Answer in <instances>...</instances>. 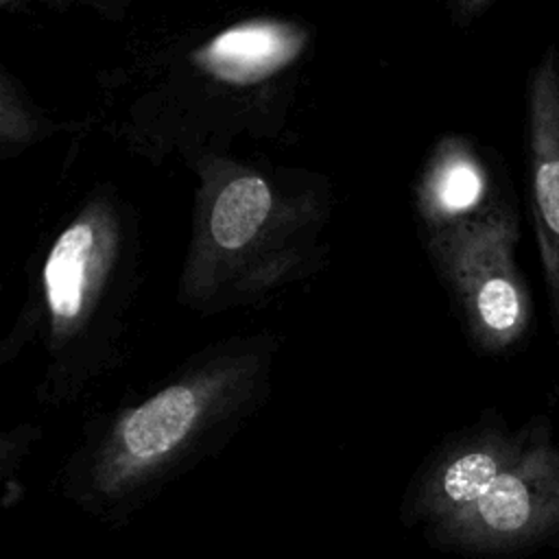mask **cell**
Here are the masks:
<instances>
[{
  "label": "cell",
  "instance_id": "6da1fadb",
  "mask_svg": "<svg viewBox=\"0 0 559 559\" xmlns=\"http://www.w3.org/2000/svg\"><path fill=\"white\" fill-rule=\"evenodd\" d=\"M452 544L474 550H509L559 533V441L550 426L489 491L443 522Z\"/></svg>",
  "mask_w": 559,
  "mask_h": 559
},
{
  "label": "cell",
  "instance_id": "7a4b0ae2",
  "mask_svg": "<svg viewBox=\"0 0 559 559\" xmlns=\"http://www.w3.org/2000/svg\"><path fill=\"white\" fill-rule=\"evenodd\" d=\"M528 183L542 277L559 341V46L546 44L526 87Z\"/></svg>",
  "mask_w": 559,
  "mask_h": 559
},
{
  "label": "cell",
  "instance_id": "3957f363",
  "mask_svg": "<svg viewBox=\"0 0 559 559\" xmlns=\"http://www.w3.org/2000/svg\"><path fill=\"white\" fill-rule=\"evenodd\" d=\"M555 421L546 415L531 419L515 435H498L485 439L480 445H472L456 454L439 474L430 509L445 520L472 507L480 500L489 487L511 469L526 450L550 428Z\"/></svg>",
  "mask_w": 559,
  "mask_h": 559
},
{
  "label": "cell",
  "instance_id": "277c9868",
  "mask_svg": "<svg viewBox=\"0 0 559 559\" xmlns=\"http://www.w3.org/2000/svg\"><path fill=\"white\" fill-rule=\"evenodd\" d=\"M297 46V33L286 26L253 22L221 33L210 44L205 61L223 79L255 81L284 66Z\"/></svg>",
  "mask_w": 559,
  "mask_h": 559
},
{
  "label": "cell",
  "instance_id": "5b68a950",
  "mask_svg": "<svg viewBox=\"0 0 559 559\" xmlns=\"http://www.w3.org/2000/svg\"><path fill=\"white\" fill-rule=\"evenodd\" d=\"M197 400L188 386H170L142 404L122 426L124 454L133 463H148L170 452L192 428Z\"/></svg>",
  "mask_w": 559,
  "mask_h": 559
},
{
  "label": "cell",
  "instance_id": "8992f818",
  "mask_svg": "<svg viewBox=\"0 0 559 559\" xmlns=\"http://www.w3.org/2000/svg\"><path fill=\"white\" fill-rule=\"evenodd\" d=\"M92 238L90 225H72L59 236L48 255L44 269L48 304L61 319L74 317L83 304L85 264L92 251Z\"/></svg>",
  "mask_w": 559,
  "mask_h": 559
},
{
  "label": "cell",
  "instance_id": "52a82bcc",
  "mask_svg": "<svg viewBox=\"0 0 559 559\" xmlns=\"http://www.w3.org/2000/svg\"><path fill=\"white\" fill-rule=\"evenodd\" d=\"M271 207V194L260 177L234 179L216 199L212 236L225 249H236L253 238Z\"/></svg>",
  "mask_w": 559,
  "mask_h": 559
},
{
  "label": "cell",
  "instance_id": "ba28073f",
  "mask_svg": "<svg viewBox=\"0 0 559 559\" xmlns=\"http://www.w3.org/2000/svg\"><path fill=\"white\" fill-rule=\"evenodd\" d=\"M439 203L448 212H463L478 203L483 194V177L469 159H454L441 173L437 186Z\"/></svg>",
  "mask_w": 559,
  "mask_h": 559
}]
</instances>
